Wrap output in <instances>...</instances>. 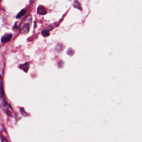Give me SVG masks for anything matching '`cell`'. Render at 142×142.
<instances>
[{"instance_id":"obj_2","label":"cell","mask_w":142,"mask_h":142,"mask_svg":"<svg viewBox=\"0 0 142 142\" xmlns=\"http://www.w3.org/2000/svg\"><path fill=\"white\" fill-rule=\"evenodd\" d=\"M12 37V35L11 33H8L4 35V36L1 38V42L6 43L8 42L11 39Z\"/></svg>"},{"instance_id":"obj_4","label":"cell","mask_w":142,"mask_h":142,"mask_svg":"<svg viewBox=\"0 0 142 142\" xmlns=\"http://www.w3.org/2000/svg\"><path fill=\"white\" fill-rule=\"evenodd\" d=\"M37 12L38 14H39V15H44L47 13V11H46V8H44L43 6H39V7H38Z\"/></svg>"},{"instance_id":"obj_8","label":"cell","mask_w":142,"mask_h":142,"mask_svg":"<svg viewBox=\"0 0 142 142\" xmlns=\"http://www.w3.org/2000/svg\"><path fill=\"white\" fill-rule=\"evenodd\" d=\"M1 78H2V77H1V75H0V79H1Z\"/></svg>"},{"instance_id":"obj_7","label":"cell","mask_w":142,"mask_h":142,"mask_svg":"<svg viewBox=\"0 0 142 142\" xmlns=\"http://www.w3.org/2000/svg\"><path fill=\"white\" fill-rule=\"evenodd\" d=\"M48 30H43L42 32V34L44 37H47L49 35V32Z\"/></svg>"},{"instance_id":"obj_1","label":"cell","mask_w":142,"mask_h":142,"mask_svg":"<svg viewBox=\"0 0 142 142\" xmlns=\"http://www.w3.org/2000/svg\"><path fill=\"white\" fill-rule=\"evenodd\" d=\"M2 106H3V108L4 110H5V112L7 113V114L9 115H10V116H11L12 115V107L10 106V105H9L8 103H7L4 100V101H2Z\"/></svg>"},{"instance_id":"obj_5","label":"cell","mask_w":142,"mask_h":142,"mask_svg":"<svg viewBox=\"0 0 142 142\" xmlns=\"http://www.w3.org/2000/svg\"><path fill=\"white\" fill-rule=\"evenodd\" d=\"M20 68L22 69L24 72H27L28 70L29 69V63H26L24 64H21L19 66Z\"/></svg>"},{"instance_id":"obj_3","label":"cell","mask_w":142,"mask_h":142,"mask_svg":"<svg viewBox=\"0 0 142 142\" xmlns=\"http://www.w3.org/2000/svg\"><path fill=\"white\" fill-rule=\"evenodd\" d=\"M29 30H30V24H26L22 27V29L21 30V32L22 34H26L28 32Z\"/></svg>"},{"instance_id":"obj_6","label":"cell","mask_w":142,"mask_h":142,"mask_svg":"<svg viewBox=\"0 0 142 142\" xmlns=\"http://www.w3.org/2000/svg\"><path fill=\"white\" fill-rule=\"evenodd\" d=\"M26 12H27V10H25V9H24V10H21V11L17 14V15L16 16V18H21V17H22L23 16H24V15H25Z\"/></svg>"}]
</instances>
